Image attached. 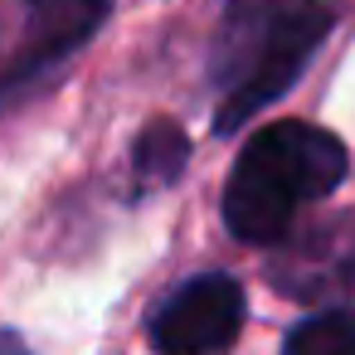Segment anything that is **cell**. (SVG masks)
I'll return each mask as SVG.
<instances>
[{
  "instance_id": "2",
  "label": "cell",
  "mask_w": 355,
  "mask_h": 355,
  "mask_svg": "<svg viewBox=\"0 0 355 355\" xmlns=\"http://www.w3.org/2000/svg\"><path fill=\"white\" fill-rule=\"evenodd\" d=\"M336 25L331 0H287V6H258L243 0L229 15L224 54H219V112L214 132L234 137L248 117H258L268 103H277L311 64V54L326 44Z\"/></svg>"
},
{
  "instance_id": "3",
  "label": "cell",
  "mask_w": 355,
  "mask_h": 355,
  "mask_svg": "<svg viewBox=\"0 0 355 355\" xmlns=\"http://www.w3.org/2000/svg\"><path fill=\"white\" fill-rule=\"evenodd\" d=\"M112 15V0H0V103L59 73Z\"/></svg>"
},
{
  "instance_id": "8",
  "label": "cell",
  "mask_w": 355,
  "mask_h": 355,
  "mask_svg": "<svg viewBox=\"0 0 355 355\" xmlns=\"http://www.w3.org/2000/svg\"><path fill=\"white\" fill-rule=\"evenodd\" d=\"M0 355H35V350H30V340L15 326H0Z\"/></svg>"
},
{
  "instance_id": "5",
  "label": "cell",
  "mask_w": 355,
  "mask_h": 355,
  "mask_svg": "<svg viewBox=\"0 0 355 355\" xmlns=\"http://www.w3.org/2000/svg\"><path fill=\"white\" fill-rule=\"evenodd\" d=\"M263 277L272 292L306 306H340L355 297V214H321L311 224H292L268 243Z\"/></svg>"
},
{
  "instance_id": "1",
  "label": "cell",
  "mask_w": 355,
  "mask_h": 355,
  "mask_svg": "<svg viewBox=\"0 0 355 355\" xmlns=\"http://www.w3.org/2000/svg\"><path fill=\"white\" fill-rule=\"evenodd\" d=\"M345 175H350V151L336 132L302 117L268 122L234 156L224 200H219L224 229L239 243L268 248L297 224L306 205H321L326 195H336Z\"/></svg>"
},
{
  "instance_id": "6",
  "label": "cell",
  "mask_w": 355,
  "mask_h": 355,
  "mask_svg": "<svg viewBox=\"0 0 355 355\" xmlns=\"http://www.w3.org/2000/svg\"><path fill=\"white\" fill-rule=\"evenodd\" d=\"M190 166V137L171 117H151L127 156V200H146L156 190H171Z\"/></svg>"
},
{
  "instance_id": "4",
  "label": "cell",
  "mask_w": 355,
  "mask_h": 355,
  "mask_svg": "<svg viewBox=\"0 0 355 355\" xmlns=\"http://www.w3.org/2000/svg\"><path fill=\"white\" fill-rule=\"evenodd\" d=\"M248 321V292L234 272H195L171 287L146 316V345L156 355H224Z\"/></svg>"
},
{
  "instance_id": "7",
  "label": "cell",
  "mask_w": 355,
  "mask_h": 355,
  "mask_svg": "<svg viewBox=\"0 0 355 355\" xmlns=\"http://www.w3.org/2000/svg\"><path fill=\"white\" fill-rule=\"evenodd\" d=\"M282 355H355V311L345 302L311 311L287 331Z\"/></svg>"
}]
</instances>
